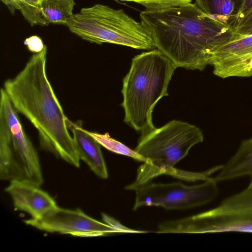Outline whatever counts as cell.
Listing matches in <instances>:
<instances>
[{"instance_id":"1","label":"cell","mask_w":252,"mask_h":252,"mask_svg":"<svg viewBox=\"0 0 252 252\" xmlns=\"http://www.w3.org/2000/svg\"><path fill=\"white\" fill-rule=\"evenodd\" d=\"M140 18L156 48L177 67L187 69L203 70L216 50L241 36L233 27L206 14L195 3L145 9Z\"/></svg>"},{"instance_id":"2","label":"cell","mask_w":252,"mask_h":252,"mask_svg":"<svg viewBox=\"0 0 252 252\" xmlns=\"http://www.w3.org/2000/svg\"><path fill=\"white\" fill-rule=\"evenodd\" d=\"M47 53L45 45L14 77L4 81L3 88L16 111L37 130L41 148L79 167L80 159L69 131L68 118L47 75Z\"/></svg>"},{"instance_id":"3","label":"cell","mask_w":252,"mask_h":252,"mask_svg":"<svg viewBox=\"0 0 252 252\" xmlns=\"http://www.w3.org/2000/svg\"><path fill=\"white\" fill-rule=\"evenodd\" d=\"M176 68L157 48L132 59L122 90L126 123L142 134L155 128L152 121L154 107L161 98L168 95V86Z\"/></svg>"},{"instance_id":"4","label":"cell","mask_w":252,"mask_h":252,"mask_svg":"<svg viewBox=\"0 0 252 252\" xmlns=\"http://www.w3.org/2000/svg\"><path fill=\"white\" fill-rule=\"evenodd\" d=\"M204 140L198 126L179 120H172L159 128L142 134L134 150L145 161L137 169L136 178L125 189L134 190L138 186L161 175L189 179L190 172L174 168L190 149Z\"/></svg>"},{"instance_id":"5","label":"cell","mask_w":252,"mask_h":252,"mask_svg":"<svg viewBox=\"0 0 252 252\" xmlns=\"http://www.w3.org/2000/svg\"><path fill=\"white\" fill-rule=\"evenodd\" d=\"M66 26L91 43H109L140 50L156 48L150 32L142 21H135L123 9L102 4L82 8Z\"/></svg>"},{"instance_id":"6","label":"cell","mask_w":252,"mask_h":252,"mask_svg":"<svg viewBox=\"0 0 252 252\" xmlns=\"http://www.w3.org/2000/svg\"><path fill=\"white\" fill-rule=\"evenodd\" d=\"M0 93V178L40 187L44 180L37 152L3 88Z\"/></svg>"},{"instance_id":"7","label":"cell","mask_w":252,"mask_h":252,"mask_svg":"<svg viewBox=\"0 0 252 252\" xmlns=\"http://www.w3.org/2000/svg\"><path fill=\"white\" fill-rule=\"evenodd\" d=\"M213 177L201 184L188 186L181 182L140 185L134 190L136 210L144 206L160 207L167 210H184L200 206L214 200L219 188Z\"/></svg>"},{"instance_id":"8","label":"cell","mask_w":252,"mask_h":252,"mask_svg":"<svg viewBox=\"0 0 252 252\" xmlns=\"http://www.w3.org/2000/svg\"><path fill=\"white\" fill-rule=\"evenodd\" d=\"M24 222L42 231L80 237L100 236L121 233L104 222L88 216L79 209H65L57 205L41 218H31Z\"/></svg>"},{"instance_id":"9","label":"cell","mask_w":252,"mask_h":252,"mask_svg":"<svg viewBox=\"0 0 252 252\" xmlns=\"http://www.w3.org/2000/svg\"><path fill=\"white\" fill-rule=\"evenodd\" d=\"M168 229L170 232L176 233H252V210L218 212L212 209L170 220Z\"/></svg>"},{"instance_id":"10","label":"cell","mask_w":252,"mask_h":252,"mask_svg":"<svg viewBox=\"0 0 252 252\" xmlns=\"http://www.w3.org/2000/svg\"><path fill=\"white\" fill-rule=\"evenodd\" d=\"M5 190L11 197L15 210L28 213L32 219L41 218L57 206L48 193L32 184L11 181Z\"/></svg>"},{"instance_id":"11","label":"cell","mask_w":252,"mask_h":252,"mask_svg":"<svg viewBox=\"0 0 252 252\" xmlns=\"http://www.w3.org/2000/svg\"><path fill=\"white\" fill-rule=\"evenodd\" d=\"M68 128L72 133L78 156L98 177L107 179L108 173L100 145L82 127V122L67 120Z\"/></svg>"},{"instance_id":"12","label":"cell","mask_w":252,"mask_h":252,"mask_svg":"<svg viewBox=\"0 0 252 252\" xmlns=\"http://www.w3.org/2000/svg\"><path fill=\"white\" fill-rule=\"evenodd\" d=\"M252 58V35H241L220 47L212 54L210 64L218 77L226 69Z\"/></svg>"},{"instance_id":"13","label":"cell","mask_w":252,"mask_h":252,"mask_svg":"<svg viewBox=\"0 0 252 252\" xmlns=\"http://www.w3.org/2000/svg\"><path fill=\"white\" fill-rule=\"evenodd\" d=\"M252 176V137L243 140L235 154L213 177L217 183Z\"/></svg>"},{"instance_id":"14","label":"cell","mask_w":252,"mask_h":252,"mask_svg":"<svg viewBox=\"0 0 252 252\" xmlns=\"http://www.w3.org/2000/svg\"><path fill=\"white\" fill-rule=\"evenodd\" d=\"M206 14L233 27L243 0H195Z\"/></svg>"},{"instance_id":"15","label":"cell","mask_w":252,"mask_h":252,"mask_svg":"<svg viewBox=\"0 0 252 252\" xmlns=\"http://www.w3.org/2000/svg\"><path fill=\"white\" fill-rule=\"evenodd\" d=\"M74 0H42L39 4L42 16L49 24L66 26L74 14Z\"/></svg>"},{"instance_id":"16","label":"cell","mask_w":252,"mask_h":252,"mask_svg":"<svg viewBox=\"0 0 252 252\" xmlns=\"http://www.w3.org/2000/svg\"><path fill=\"white\" fill-rule=\"evenodd\" d=\"M87 132L100 145L109 151L116 154L130 157L139 161L145 162L144 158L134 150L130 149L121 142L111 137L108 133L100 134L87 130Z\"/></svg>"},{"instance_id":"17","label":"cell","mask_w":252,"mask_h":252,"mask_svg":"<svg viewBox=\"0 0 252 252\" xmlns=\"http://www.w3.org/2000/svg\"><path fill=\"white\" fill-rule=\"evenodd\" d=\"M6 5L11 14L17 10H20L25 20L31 26H47L40 9L31 6L24 0H1Z\"/></svg>"},{"instance_id":"18","label":"cell","mask_w":252,"mask_h":252,"mask_svg":"<svg viewBox=\"0 0 252 252\" xmlns=\"http://www.w3.org/2000/svg\"><path fill=\"white\" fill-rule=\"evenodd\" d=\"M134 2L143 5L147 10L166 9L186 5L192 0H119Z\"/></svg>"},{"instance_id":"19","label":"cell","mask_w":252,"mask_h":252,"mask_svg":"<svg viewBox=\"0 0 252 252\" xmlns=\"http://www.w3.org/2000/svg\"><path fill=\"white\" fill-rule=\"evenodd\" d=\"M102 219L105 223L119 230L121 233H128L146 232V231L136 230L128 228L121 224L118 220H116L113 217L104 213L102 214Z\"/></svg>"},{"instance_id":"20","label":"cell","mask_w":252,"mask_h":252,"mask_svg":"<svg viewBox=\"0 0 252 252\" xmlns=\"http://www.w3.org/2000/svg\"><path fill=\"white\" fill-rule=\"evenodd\" d=\"M24 43L28 50L34 54L41 52L45 46L42 39L36 35L27 38Z\"/></svg>"},{"instance_id":"21","label":"cell","mask_w":252,"mask_h":252,"mask_svg":"<svg viewBox=\"0 0 252 252\" xmlns=\"http://www.w3.org/2000/svg\"><path fill=\"white\" fill-rule=\"evenodd\" d=\"M252 10V0H243L241 8L237 16L234 27L240 20L244 18Z\"/></svg>"},{"instance_id":"22","label":"cell","mask_w":252,"mask_h":252,"mask_svg":"<svg viewBox=\"0 0 252 252\" xmlns=\"http://www.w3.org/2000/svg\"><path fill=\"white\" fill-rule=\"evenodd\" d=\"M252 25V10L244 18L240 20L234 27L235 28H244Z\"/></svg>"},{"instance_id":"23","label":"cell","mask_w":252,"mask_h":252,"mask_svg":"<svg viewBox=\"0 0 252 252\" xmlns=\"http://www.w3.org/2000/svg\"><path fill=\"white\" fill-rule=\"evenodd\" d=\"M235 32L241 35H252V25L244 27L234 29Z\"/></svg>"},{"instance_id":"24","label":"cell","mask_w":252,"mask_h":252,"mask_svg":"<svg viewBox=\"0 0 252 252\" xmlns=\"http://www.w3.org/2000/svg\"><path fill=\"white\" fill-rule=\"evenodd\" d=\"M27 3L37 8H39V2L38 0H24Z\"/></svg>"},{"instance_id":"25","label":"cell","mask_w":252,"mask_h":252,"mask_svg":"<svg viewBox=\"0 0 252 252\" xmlns=\"http://www.w3.org/2000/svg\"><path fill=\"white\" fill-rule=\"evenodd\" d=\"M247 188L250 190H252V176H251V182L249 184V185Z\"/></svg>"},{"instance_id":"26","label":"cell","mask_w":252,"mask_h":252,"mask_svg":"<svg viewBox=\"0 0 252 252\" xmlns=\"http://www.w3.org/2000/svg\"><path fill=\"white\" fill-rule=\"evenodd\" d=\"M38 0L39 1V3H40L42 0Z\"/></svg>"}]
</instances>
